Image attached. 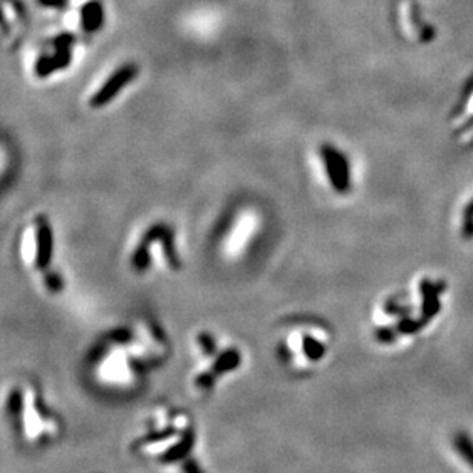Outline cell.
<instances>
[{"mask_svg": "<svg viewBox=\"0 0 473 473\" xmlns=\"http://www.w3.org/2000/svg\"><path fill=\"white\" fill-rule=\"evenodd\" d=\"M172 343L158 320L140 316L103 331L86 354L89 380L114 394L138 391L169 362Z\"/></svg>", "mask_w": 473, "mask_h": 473, "instance_id": "6da1fadb", "label": "cell"}, {"mask_svg": "<svg viewBox=\"0 0 473 473\" xmlns=\"http://www.w3.org/2000/svg\"><path fill=\"white\" fill-rule=\"evenodd\" d=\"M451 300V285L437 272L423 271L411 282L383 293L370 311V337L383 351H403L435 328Z\"/></svg>", "mask_w": 473, "mask_h": 473, "instance_id": "7a4b0ae2", "label": "cell"}, {"mask_svg": "<svg viewBox=\"0 0 473 473\" xmlns=\"http://www.w3.org/2000/svg\"><path fill=\"white\" fill-rule=\"evenodd\" d=\"M129 451L159 473H208L196 420L187 409L157 402L143 414Z\"/></svg>", "mask_w": 473, "mask_h": 473, "instance_id": "3957f363", "label": "cell"}, {"mask_svg": "<svg viewBox=\"0 0 473 473\" xmlns=\"http://www.w3.org/2000/svg\"><path fill=\"white\" fill-rule=\"evenodd\" d=\"M2 414L14 437L29 449L50 447L65 432L63 416L48 402L42 386L29 377H17L5 384Z\"/></svg>", "mask_w": 473, "mask_h": 473, "instance_id": "277c9868", "label": "cell"}, {"mask_svg": "<svg viewBox=\"0 0 473 473\" xmlns=\"http://www.w3.org/2000/svg\"><path fill=\"white\" fill-rule=\"evenodd\" d=\"M190 370L187 386L196 398H210L224 384L244 371L242 344L212 328H196L189 340Z\"/></svg>", "mask_w": 473, "mask_h": 473, "instance_id": "5b68a950", "label": "cell"}, {"mask_svg": "<svg viewBox=\"0 0 473 473\" xmlns=\"http://www.w3.org/2000/svg\"><path fill=\"white\" fill-rule=\"evenodd\" d=\"M334 342V331L322 319L294 316L276 328L272 347L285 371L305 377L316 374L330 362Z\"/></svg>", "mask_w": 473, "mask_h": 473, "instance_id": "8992f818", "label": "cell"}, {"mask_svg": "<svg viewBox=\"0 0 473 473\" xmlns=\"http://www.w3.org/2000/svg\"><path fill=\"white\" fill-rule=\"evenodd\" d=\"M17 261L27 275L48 298L66 291V276L57 254V239L51 219L36 214L17 238Z\"/></svg>", "mask_w": 473, "mask_h": 473, "instance_id": "52a82bcc", "label": "cell"}, {"mask_svg": "<svg viewBox=\"0 0 473 473\" xmlns=\"http://www.w3.org/2000/svg\"><path fill=\"white\" fill-rule=\"evenodd\" d=\"M124 263L135 277L178 276L186 261L175 227L164 221L144 227L127 247Z\"/></svg>", "mask_w": 473, "mask_h": 473, "instance_id": "ba28073f", "label": "cell"}, {"mask_svg": "<svg viewBox=\"0 0 473 473\" xmlns=\"http://www.w3.org/2000/svg\"><path fill=\"white\" fill-rule=\"evenodd\" d=\"M259 226L247 214H235L227 221L218 236V256L226 262L236 263L244 261L258 242Z\"/></svg>", "mask_w": 473, "mask_h": 473, "instance_id": "9c48e42d", "label": "cell"}, {"mask_svg": "<svg viewBox=\"0 0 473 473\" xmlns=\"http://www.w3.org/2000/svg\"><path fill=\"white\" fill-rule=\"evenodd\" d=\"M328 186L335 195H348L352 190V167L348 157L334 144L323 143L319 147Z\"/></svg>", "mask_w": 473, "mask_h": 473, "instance_id": "30bf717a", "label": "cell"}, {"mask_svg": "<svg viewBox=\"0 0 473 473\" xmlns=\"http://www.w3.org/2000/svg\"><path fill=\"white\" fill-rule=\"evenodd\" d=\"M140 68L135 63H126V65H122L117 68L112 75H109L104 83L100 86V89L94 92V95L89 100V106L94 109H100L103 106H106L108 103L114 100L118 92L124 89V87L129 85L133 78L138 77Z\"/></svg>", "mask_w": 473, "mask_h": 473, "instance_id": "8fae6325", "label": "cell"}, {"mask_svg": "<svg viewBox=\"0 0 473 473\" xmlns=\"http://www.w3.org/2000/svg\"><path fill=\"white\" fill-rule=\"evenodd\" d=\"M452 132L463 146H473V82L464 87L463 97L453 112Z\"/></svg>", "mask_w": 473, "mask_h": 473, "instance_id": "7c38bea8", "label": "cell"}, {"mask_svg": "<svg viewBox=\"0 0 473 473\" xmlns=\"http://www.w3.org/2000/svg\"><path fill=\"white\" fill-rule=\"evenodd\" d=\"M447 451L453 463L466 473H473V432L458 428L447 437Z\"/></svg>", "mask_w": 473, "mask_h": 473, "instance_id": "4fadbf2b", "label": "cell"}, {"mask_svg": "<svg viewBox=\"0 0 473 473\" xmlns=\"http://www.w3.org/2000/svg\"><path fill=\"white\" fill-rule=\"evenodd\" d=\"M452 228L461 244L473 245V191L464 195L456 205L452 218Z\"/></svg>", "mask_w": 473, "mask_h": 473, "instance_id": "5bb4252c", "label": "cell"}, {"mask_svg": "<svg viewBox=\"0 0 473 473\" xmlns=\"http://www.w3.org/2000/svg\"><path fill=\"white\" fill-rule=\"evenodd\" d=\"M72 52L71 48H55V52L52 55H42L36 63V75L40 78H45L51 75L52 72L59 69H65L71 65Z\"/></svg>", "mask_w": 473, "mask_h": 473, "instance_id": "9a60e30c", "label": "cell"}, {"mask_svg": "<svg viewBox=\"0 0 473 473\" xmlns=\"http://www.w3.org/2000/svg\"><path fill=\"white\" fill-rule=\"evenodd\" d=\"M104 11L97 0H91L82 8V28L86 33H95L103 27Z\"/></svg>", "mask_w": 473, "mask_h": 473, "instance_id": "2e32d148", "label": "cell"}, {"mask_svg": "<svg viewBox=\"0 0 473 473\" xmlns=\"http://www.w3.org/2000/svg\"><path fill=\"white\" fill-rule=\"evenodd\" d=\"M74 42H75V37L69 33H65V34H60L59 37H55L54 46L55 48H72V43Z\"/></svg>", "mask_w": 473, "mask_h": 473, "instance_id": "e0dca14e", "label": "cell"}, {"mask_svg": "<svg viewBox=\"0 0 473 473\" xmlns=\"http://www.w3.org/2000/svg\"><path fill=\"white\" fill-rule=\"evenodd\" d=\"M43 6H50V8H65L68 0H38Z\"/></svg>", "mask_w": 473, "mask_h": 473, "instance_id": "ac0fdd59", "label": "cell"}]
</instances>
